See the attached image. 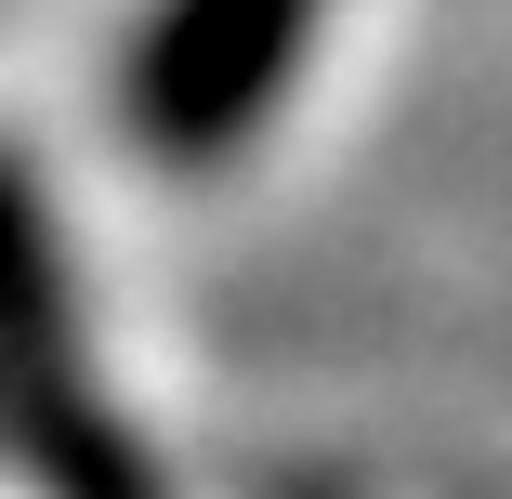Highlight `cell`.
Instances as JSON below:
<instances>
[{
    "label": "cell",
    "instance_id": "1",
    "mask_svg": "<svg viewBox=\"0 0 512 499\" xmlns=\"http://www.w3.org/2000/svg\"><path fill=\"white\" fill-rule=\"evenodd\" d=\"M0 434L27 447V473L53 499H145L132 434L106 421V394L79 368V316H66V237L40 211V171L0 145Z\"/></svg>",
    "mask_w": 512,
    "mask_h": 499
},
{
    "label": "cell",
    "instance_id": "2",
    "mask_svg": "<svg viewBox=\"0 0 512 499\" xmlns=\"http://www.w3.org/2000/svg\"><path fill=\"white\" fill-rule=\"evenodd\" d=\"M329 0H158V14L132 27V66H119V119L158 171H211L237 158L276 92L302 79V53H316Z\"/></svg>",
    "mask_w": 512,
    "mask_h": 499
}]
</instances>
